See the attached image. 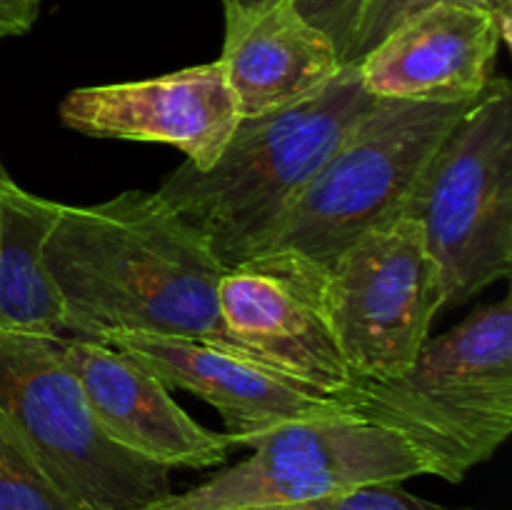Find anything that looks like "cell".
Returning <instances> with one entry per match:
<instances>
[{"label":"cell","mask_w":512,"mask_h":510,"mask_svg":"<svg viewBox=\"0 0 512 510\" xmlns=\"http://www.w3.org/2000/svg\"><path fill=\"white\" fill-rule=\"evenodd\" d=\"M278 3V0H223V10H245V8H258V5Z\"/></svg>","instance_id":"cell-23"},{"label":"cell","mask_w":512,"mask_h":510,"mask_svg":"<svg viewBox=\"0 0 512 510\" xmlns=\"http://www.w3.org/2000/svg\"><path fill=\"white\" fill-rule=\"evenodd\" d=\"M0 510H80L40 473L8 425L0 420Z\"/></svg>","instance_id":"cell-16"},{"label":"cell","mask_w":512,"mask_h":510,"mask_svg":"<svg viewBox=\"0 0 512 510\" xmlns=\"http://www.w3.org/2000/svg\"><path fill=\"white\" fill-rule=\"evenodd\" d=\"M335 400L363 423L400 435L425 475L460 483L512 433L510 298L425 340L400 375L355 383Z\"/></svg>","instance_id":"cell-3"},{"label":"cell","mask_w":512,"mask_h":510,"mask_svg":"<svg viewBox=\"0 0 512 510\" xmlns=\"http://www.w3.org/2000/svg\"><path fill=\"white\" fill-rule=\"evenodd\" d=\"M5 180H13L8 175V170H5V165H3V160H0V183H5Z\"/></svg>","instance_id":"cell-24"},{"label":"cell","mask_w":512,"mask_h":510,"mask_svg":"<svg viewBox=\"0 0 512 510\" xmlns=\"http://www.w3.org/2000/svg\"><path fill=\"white\" fill-rule=\"evenodd\" d=\"M60 120L90 138L173 145L185 163L208 170L243 118L215 60L158 78L75 88L60 103Z\"/></svg>","instance_id":"cell-10"},{"label":"cell","mask_w":512,"mask_h":510,"mask_svg":"<svg viewBox=\"0 0 512 510\" xmlns=\"http://www.w3.org/2000/svg\"><path fill=\"white\" fill-rule=\"evenodd\" d=\"M470 103L375 100L253 258L328 273L355 240L400 215L420 168Z\"/></svg>","instance_id":"cell-4"},{"label":"cell","mask_w":512,"mask_h":510,"mask_svg":"<svg viewBox=\"0 0 512 510\" xmlns=\"http://www.w3.org/2000/svg\"><path fill=\"white\" fill-rule=\"evenodd\" d=\"M58 345L95 423L115 445L170 470L225 463L233 448L228 435L195 423L170 390L130 355L75 335H60Z\"/></svg>","instance_id":"cell-12"},{"label":"cell","mask_w":512,"mask_h":510,"mask_svg":"<svg viewBox=\"0 0 512 510\" xmlns=\"http://www.w3.org/2000/svg\"><path fill=\"white\" fill-rule=\"evenodd\" d=\"M503 33L488 13L443 0L405 20L358 63L375 98L420 103L475 100L490 80Z\"/></svg>","instance_id":"cell-13"},{"label":"cell","mask_w":512,"mask_h":510,"mask_svg":"<svg viewBox=\"0 0 512 510\" xmlns=\"http://www.w3.org/2000/svg\"><path fill=\"white\" fill-rule=\"evenodd\" d=\"M43 263L65 335L100 343L118 333L170 335L258 363L220 315L225 268L158 193L125 190L95 205H60Z\"/></svg>","instance_id":"cell-1"},{"label":"cell","mask_w":512,"mask_h":510,"mask_svg":"<svg viewBox=\"0 0 512 510\" xmlns=\"http://www.w3.org/2000/svg\"><path fill=\"white\" fill-rule=\"evenodd\" d=\"M40 0H0V38L25 35L38 20Z\"/></svg>","instance_id":"cell-20"},{"label":"cell","mask_w":512,"mask_h":510,"mask_svg":"<svg viewBox=\"0 0 512 510\" xmlns=\"http://www.w3.org/2000/svg\"><path fill=\"white\" fill-rule=\"evenodd\" d=\"M455 3L470 5V8L488 13L500 28V33H503L505 45L512 43V0H455Z\"/></svg>","instance_id":"cell-21"},{"label":"cell","mask_w":512,"mask_h":510,"mask_svg":"<svg viewBox=\"0 0 512 510\" xmlns=\"http://www.w3.org/2000/svg\"><path fill=\"white\" fill-rule=\"evenodd\" d=\"M58 338L0 330V420L75 508L155 510L173 495L170 468L98 428Z\"/></svg>","instance_id":"cell-6"},{"label":"cell","mask_w":512,"mask_h":510,"mask_svg":"<svg viewBox=\"0 0 512 510\" xmlns=\"http://www.w3.org/2000/svg\"><path fill=\"white\" fill-rule=\"evenodd\" d=\"M103 343L130 355L168 390H188L213 405L223 415L230 445H245L288 423L353 415L340 400L200 340L118 333Z\"/></svg>","instance_id":"cell-11"},{"label":"cell","mask_w":512,"mask_h":510,"mask_svg":"<svg viewBox=\"0 0 512 510\" xmlns=\"http://www.w3.org/2000/svg\"><path fill=\"white\" fill-rule=\"evenodd\" d=\"M218 63L238 100L240 118L288 108L343 68L335 45L290 0L228 10Z\"/></svg>","instance_id":"cell-14"},{"label":"cell","mask_w":512,"mask_h":510,"mask_svg":"<svg viewBox=\"0 0 512 510\" xmlns=\"http://www.w3.org/2000/svg\"><path fill=\"white\" fill-rule=\"evenodd\" d=\"M400 215L423 230L445 305L512 273V88L493 78L420 168Z\"/></svg>","instance_id":"cell-5"},{"label":"cell","mask_w":512,"mask_h":510,"mask_svg":"<svg viewBox=\"0 0 512 510\" xmlns=\"http://www.w3.org/2000/svg\"><path fill=\"white\" fill-rule=\"evenodd\" d=\"M218 303L228 333L273 373L325 398L353 378L323 305V275L278 258H250L225 270Z\"/></svg>","instance_id":"cell-9"},{"label":"cell","mask_w":512,"mask_h":510,"mask_svg":"<svg viewBox=\"0 0 512 510\" xmlns=\"http://www.w3.org/2000/svg\"><path fill=\"white\" fill-rule=\"evenodd\" d=\"M228 510H330L328 500H315V503H298V505H245V508H228Z\"/></svg>","instance_id":"cell-22"},{"label":"cell","mask_w":512,"mask_h":510,"mask_svg":"<svg viewBox=\"0 0 512 510\" xmlns=\"http://www.w3.org/2000/svg\"><path fill=\"white\" fill-rule=\"evenodd\" d=\"M438 3H443V0H368L363 15H360L358 28H355L345 65H358L370 50L378 48L405 20Z\"/></svg>","instance_id":"cell-17"},{"label":"cell","mask_w":512,"mask_h":510,"mask_svg":"<svg viewBox=\"0 0 512 510\" xmlns=\"http://www.w3.org/2000/svg\"><path fill=\"white\" fill-rule=\"evenodd\" d=\"M330 510H473V508H445L430 503L400 488V483L368 485L340 498H330Z\"/></svg>","instance_id":"cell-19"},{"label":"cell","mask_w":512,"mask_h":510,"mask_svg":"<svg viewBox=\"0 0 512 510\" xmlns=\"http://www.w3.org/2000/svg\"><path fill=\"white\" fill-rule=\"evenodd\" d=\"M313 28H318L338 50L340 60L348 58L355 28L368 0H290Z\"/></svg>","instance_id":"cell-18"},{"label":"cell","mask_w":512,"mask_h":510,"mask_svg":"<svg viewBox=\"0 0 512 510\" xmlns=\"http://www.w3.org/2000/svg\"><path fill=\"white\" fill-rule=\"evenodd\" d=\"M323 305L358 383L408 370L445 308L420 225L395 215L355 240L323 275Z\"/></svg>","instance_id":"cell-7"},{"label":"cell","mask_w":512,"mask_h":510,"mask_svg":"<svg viewBox=\"0 0 512 510\" xmlns=\"http://www.w3.org/2000/svg\"><path fill=\"white\" fill-rule=\"evenodd\" d=\"M60 203L0 183V330L65 335L58 290L43 263Z\"/></svg>","instance_id":"cell-15"},{"label":"cell","mask_w":512,"mask_h":510,"mask_svg":"<svg viewBox=\"0 0 512 510\" xmlns=\"http://www.w3.org/2000/svg\"><path fill=\"white\" fill-rule=\"evenodd\" d=\"M248 460L205 483L173 493L155 510H228L245 505H298L340 498L368 485L425 475L400 435L358 415L288 423L248 440Z\"/></svg>","instance_id":"cell-8"},{"label":"cell","mask_w":512,"mask_h":510,"mask_svg":"<svg viewBox=\"0 0 512 510\" xmlns=\"http://www.w3.org/2000/svg\"><path fill=\"white\" fill-rule=\"evenodd\" d=\"M358 65L308 98L243 118L208 170L178 165L155 193L205 240L225 270L253 258L320 165L375 105Z\"/></svg>","instance_id":"cell-2"}]
</instances>
